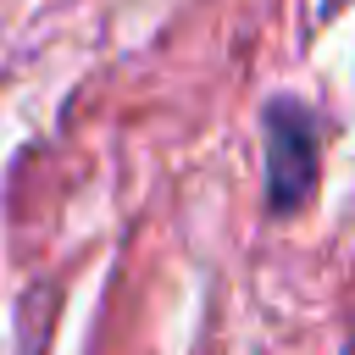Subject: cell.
I'll use <instances>...</instances> for the list:
<instances>
[{
	"label": "cell",
	"instance_id": "cell-1",
	"mask_svg": "<svg viewBox=\"0 0 355 355\" xmlns=\"http://www.w3.org/2000/svg\"><path fill=\"white\" fill-rule=\"evenodd\" d=\"M261 133H266V216L288 222L316 200L322 116L300 94H272L261 105Z\"/></svg>",
	"mask_w": 355,
	"mask_h": 355
}]
</instances>
